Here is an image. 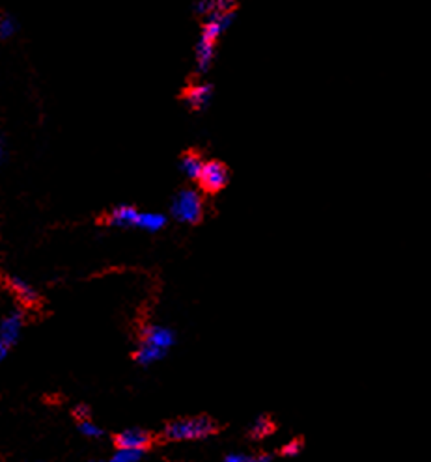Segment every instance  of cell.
<instances>
[{
	"label": "cell",
	"instance_id": "6da1fadb",
	"mask_svg": "<svg viewBox=\"0 0 431 462\" xmlns=\"http://www.w3.org/2000/svg\"><path fill=\"white\" fill-rule=\"evenodd\" d=\"M178 343V334L174 328L164 325H144L140 328L139 345L134 349V362L140 367H151L166 358Z\"/></svg>",
	"mask_w": 431,
	"mask_h": 462
},
{
	"label": "cell",
	"instance_id": "7a4b0ae2",
	"mask_svg": "<svg viewBox=\"0 0 431 462\" xmlns=\"http://www.w3.org/2000/svg\"><path fill=\"white\" fill-rule=\"evenodd\" d=\"M219 432V423L211 416H189L172 420L163 427L161 438L164 442H198L205 438L215 437Z\"/></svg>",
	"mask_w": 431,
	"mask_h": 462
},
{
	"label": "cell",
	"instance_id": "3957f363",
	"mask_svg": "<svg viewBox=\"0 0 431 462\" xmlns=\"http://www.w3.org/2000/svg\"><path fill=\"white\" fill-rule=\"evenodd\" d=\"M170 213L178 222L196 224L204 216V198L196 188H183L176 194L170 205Z\"/></svg>",
	"mask_w": 431,
	"mask_h": 462
},
{
	"label": "cell",
	"instance_id": "277c9868",
	"mask_svg": "<svg viewBox=\"0 0 431 462\" xmlns=\"http://www.w3.org/2000/svg\"><path fill=\"white\" fill-rule=\"evenodd\" d=\"M25 328V315L21 310H11L0 320V364L8 358L11 349L19 343Z\"/></svg>",
	"mask_w": 431,
	"mask_h": 462
},
{
	"label": "cell",
	"instance_id": "5b68a950",
	"mask_svg": "<svg viewBox=\"0 0 431 462\" xmlns=\"http://www.w3.org/2000/svg\"><path fill=\"white\" fill-rule=\"evenodd\" d=\"M228 181H230V172H228L224 163H221V161H205L200 178H198L202 190L209 194L221 192L222 188L228 185Z\"/></svg>",
	"mask_w": 431,
	"mask_h": 462
},
{
	"label": "cell",
	"instance_id": "8992f818",
	"mask_svg": "<svg viewBox=\"0 0 431 462\" xmlns=\"http://www.w3.org/2000/svg\"><path fill=\"white\" fill-rule=\"evenodd\" d=\"M114 444L116 449H137L146 453L155 444V437L154 432L146 431L142 427H129L114 437Z\"/></svg>",
	"mask_w": 431,
	"mask_h": 462
},
{
	"label": "cell",
	"instance_id": "52a82bcc",
	"mask_svg": "<svg viewBox=\"0 0 431 462\" xmlns=\"http://www.w3.org/2000/svg\"><path fill=\"white\" fill-rule=\"evenodd\" d=\"M139 209L134 205L129 204H120L114 205L107 214H105V224L110 226V228H139V220H140Z\"/></svg>",
	"mask_w": 431,
	"mask_h": 462
},
{
	"label": "cell",
	"instance_id": "ba28073f",
	"mask_svg": "<svg viewBox=\"0 0 431 462\" xmlns=\"http://www.w3.org/2000/svg\"><path fill=\"white\" fill-rule=\"evenodd\" d=\"M234 21H236V13H234V10L215 11V13H211L209 17H205L200 36L207 37V40L215 41L217 43V40H219V37H221L222 34L234 25Z\"/></svg>",
	"mask_w": 431,
	"mask_h": 462
},
{
	"label": "cell",
	"instance_id": "9c48e42d",
	"mask_svg": "<svg viewBox=\"0 0 431 462\" xmlns=\"http://www.w3.org/2000/svg\"><path fill=\"white\" fill-rule=\"evenodd\" d=\"M6 285H8V289L16 295V299L19 300L21 304L26 306V308H34V306L40 304V293H38L36 287H34L28 279L13 275L8 276Z\"/></svg>",
	"mask_w": 431,
	"mask_h": 462
},
{
	"label": "cell",
	"instance_id": "30bf717a",
	"mask_svg": "<svg viewBox=\"0 0 431 462\" xmlns=\"http://www.w3.org/2000/svg\"><path fill=\"white\" fill-rule=\"evenodd\" d=\"M213 101V86L209 82H196L185 90V103L192 110H204Z\"/></svg>",
	"mask_w": 431,
	"mask_h": 462
},
{
	"label": "cell",
	"instance_id": "8fae6325",
	"mask_svg": "<svg viewBox=\"0 0 431 462\" xmlns=\"http://www.w3.org/2000/svg\"><path fill=\"white\" fill-rule=\"evenodd\" d=\"M217 56V43L215 41L207 40V37L200 36L198 37V43H196L195 49V60H196V73L198 75H205L209 71L213 62H215Z\"/></svg>",
	"mask_w": 431,
	"mask_h": 462
},
{
	"label": "cell",
	"instance_id": "7c38bea8",
	"mask_svg": "<svg viewBox=\"0 0 431 462\" xmlns=\"http://www.w3.org/2000/svg\"><path fill=\"white\" fill-rule=\"evenodd\" d=\"M166 224H168L166 214L154 213V211H142L140 213L139 228L137 229H142L146 233H157V231H163L166 228Z\"/></svg>",
	"mask_w": 431,
	"mask_h": 462
},
{
	"label": "cell",
	"instance_id": "4fadbf2b",
	"mask_svg": "<svg viewBox=\"0 0 431 462\" xmlns=\"http://www.w3.org/2000/svg\"><path fill=\"white\" fill-rule=\"evenodd\" d=\"M204 158L198 155V153H185L180 161V170L185 178L190 179V181H198L202 173V168H204Z\"/></svg>",
	"mask_w": 431,
	"mask_h": 462
},
{
	"label": "cell",
	"instance_id": "5bb4252c",
	"mask_svg": "<svg viewBox=\"0 0 431 462\" xmlns=\"http://www.w3.org/2000/svg\"><path fill=\"white\" fill-rule=\"evenodd\" d=\"M277 425L272 422L269 416H258L252 425L248 427V438L251 440H263V438L271 437L272 432H275Z\"/></svg>",
	"mask_w": 431,
	"mask_h": 462
},
{
	"label": "cell",
	"instance_id": "9a60e30c",
	"mask_svg": "<svg viewBox=\"0 0 431 462\" xmlns=\"http://www.w3.org/2000/svg\"><path fill=\"white\" fill-rule=\"evenodd\" d=\"M19 32V23L11 13H0V40L8 41Z\"/></svg>",
	"mask_w": 431,
	"mask_h": 462
},
{
	"label": "cell",
	"instance_id": "2e32d148",
	"mask_svg": "<svg viewBox=\"0 0 431 462\" xmlns=\"http://www.w3.org/2000/svg\"><path fill=\"white\" fill-rule=\"evenodd\" d=\"M77 427H79V432H81L82 437L90 438V440H99V438L105 437L103 427H99L98 423L92 422V417H88V420H81Z\"/></svg>",
	"mask_w": 431,
	"mask_h": 462
},
{
	"label": "cell",
	"instance_id": "e0dca14e",
	"mask_svg": "<svg viewBox=\"0 0 431 462\" xmlns=\"http://www.w3.org/2000/svg\"><path fill=\"white\" fill-rule=\"evenodd\" d=\"M142 457L144 451H137V449H116L107 462H140Z\"/></svg>",
	"mask_w": 431,
	"mask_h": 462
},
{
	"label": "cell",
	"instance_id": "ac0fdd59",
	"mask_svg": "<svg viewBox=\"0 0 431 462\" xmlns=\"http://www.w3.org/2000/svg\"><path fill=\"white\" fill-rule=\"evenodd\" d=\"M303 440L295 438L292 442L284 444L282 449H280V455H282V457H297L299 453L303 451Z\"/></svg>",
	"mask_w": 431,
	"mask_h": 462
},
{
	"label": "cell",
	"instance_id": "d6986e66",
	"mask_svg": "<svg viewBox=\"0 0 431 462\" xmlns=\"http://www.w3.org/2000/svg\"><path fill=\"white\" fill-rule=\"evenodd\" d=\"M8 158H10V144H8L6 132L0 129V170L6 166Z\"/></svg>",
	"mask_w": 431,
	"mask_h": 462
},
{
	"label": "cell",
	"instance_id": "ffe728a7",
	"mask_svg": "<svg viewBox=\"0 0 431 462\" xmlns=\"http://www.w3.org/2000/svg\"><path fill=\"white\" fill-rule=\"evenodd\" d=\"M209 2L215 8V11L234 10V4H236V0H209Z\"/></svg>",
	"mask_w": 431,
	"mask_h": 462
},
{
	"label": "cell",
	"instance_id": "44dd1931",
	"mask_svg": "<svg viewBox=\"0 0 431 462\" xmlns=\"http://www.w3.org/2000/svg\"><path fill=\"white\" fill-rule=\"evenodd\" d=\"M252 455H246V453H228L222 462H251Z\"/></svg>",
	"mask_w": 431,
	"mask_h": 462
},
{
	"label": "cell",
	"instance_id": "7402d4cb",
	"mask_svg": "<svg viewBox=\"0 0 431 462\" xmlns=\"http://www.w3.org/2000/svg\"><path fill=\"white\" fill-rule=\"evenodd\" d=\"M75 417H77L79 422H81V420H88V417H92V412H90V408H88L86 405H79V407L75 408Z\"/></svg>",
	"mask_w": 431,
	"mask_h": 462
},
{
	"label": "cell",
	"instance_id": "603a6c76",
	"mask_svg": "<svg viewBox=\"0 0 431 462\" xmlns=\"http://www.w3.org/2000/svg\"><path fill=\"white\" fill-rule=\"evenodd\" d=\"M251 462H275V457L271 453H258V455H252Z\"/></svg>",
	"mask_w": 431,
	"mask_h": 462
},
{
	"label": "cell",
	"instance_id": "cb8c5ba5",
	"mask_svg": "<svg viewBox=\"0 0 431 462\" xmlns=\"http://www.w3.org/2000/svg\"><path fill=\"white\" fill-rule=\"evenodd\" d=\"M82 462H107V461H98V458H90V461H82Z\"/></svg>",
	"mask_w": 431,
	"mask_h": 462
},
{
	"label": "cell",
	"instance_id": "d4e9b609",
	"mask_svg": "<svg viewBox=\"0 0 431 462\" xmlns=\"http://www.w3.org/2000/svg\"><path fill=\"white\" fill-rule=\"evenodd\" d=\"M34 462H36V461H34Z\"/></svg>",
	"mask_w": 431,
	"mask_h": 462
}]
</instances>
